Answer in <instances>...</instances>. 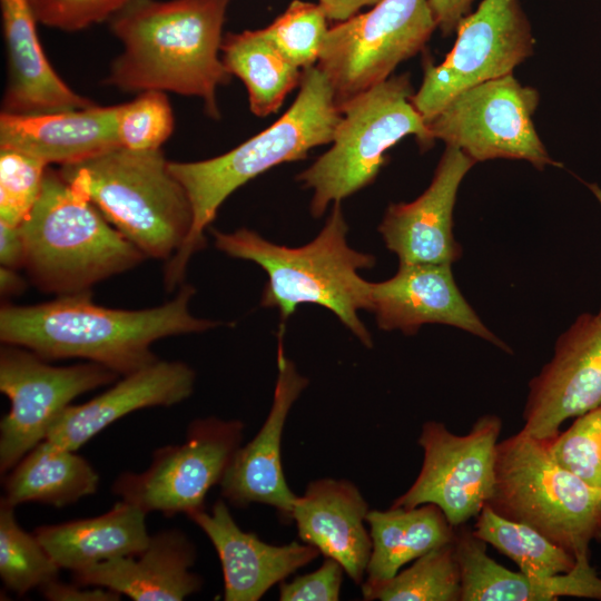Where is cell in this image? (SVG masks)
<instances>
[{"label":"cell","instance_id":"1","mask_svg":"<svg viewBox=\"0 0 601 601\" xmlns=\"http://www.w3.org/2000/svg\"><path fill=\"white\" fill-rule=\"evenodd\" d=\"M194 294L195 288L184 284L171 300L144 309L99 306L90 290L37 305L6 304L0 309V339L47 361L85 358L124 376L158 361L151 351L156 341L220 325L190 313Z\"/></svg>","mask_w":601,"mask_h":601},{"label":"cell","instance_id":"2","mask_svg":"<svg viewBox=\"0 0 601 601\" xmlns=\"http://www.w3.org/2000/svg\"><path fill=\"white\" fill-rule=\"evenodd\" d=\"M230 0H129L109 20L122 45L106 83L128 92L197 97L219 118L217 88L231 75L219 58Z\"/></svg>","mask_w":601,"mask_h":601},{"label":"cell","instance_id":"3","mask_svg":"<svg viewBox=\"0 0 601 601\" xmlns=\"http://www.w3.org/2000/svg\"><path fill=\"white\" fill-rule=\"evenodd\" d=\"M341 115L327 78L315 65L302 70L299 92L287 111L258 135L214 158L169 161L170 171L188 194L194 221L165 268L168 290L183 280L190 257L205 246L204 231L225 199L269 168L304 159L313 148L332 142Z\"/></svg>","mask_w":601,"mask_h":601},{"label":"cell","instance_id":"4","mask_svg":"<svg viewBox=\"0 0 601 601\" xmlns=\"http://www.w3.org/2000/svg\"><path fill=\"white\" fill-rule=\"evenodd\" d=\"M347 231L341 201H335L319 234L302 247L270 243L247 228L213 230V235L217 249L254 262L266 272L260 304L277 308L283 322L299 304H317L333 312L366 347H372V336L358 316L359 309H371V282L363 279L358 270L374 266L375 258L349 247Z\"/></svg>","mask_w":601,"mask_h":601},{"label":"cell","instance_id":"5","mask_svg":"<svg viewBox=\"0 0 601 601\" xmlns=\"http://www.w3.org/2000/svg\"><path fill=\"white\" fill-rule=\"evenodd\" d=\"M24 268L42 292H89L146 257L116 229L75 184L47 168L40 195L20 225Z\"/></svg>","mask_w":601,"mask_h":601},{"label":"cell","instance_id":"6","mask_svg":"<svg viewBox=\"0 0 601 601\" xmlns=\"http://www.w3.org/2000/svg\"><path fill=\"white\" fill-rule=\"evenodd\" d=\"M58 171L146 257L170 259L190 233V199L161 149L118 147Z\"/></svg>","mask_w":601,"mask_h":601},{"label":"cell","instance_id":"7","mask_svg":"<svg viewBox=\"0 0 601 601\" xmlns=\"http://www.w3.org/2000/svg\"><path fill=\"white\" fill-rule=\"evenodd\" d=\"M486 505L535 529L575 560L601 541V490L561 467L545 439L522 430L497 443L494 491Z\"/></svg>","mask_w":601,"mask_h":601},{"label":"cell","instance_id":"8","mask_svg":"<svg viewBox=\"0 0 601 601\" xmlns=\"http://www.w3.org/2000/svg\"><path fill=\"white\" fill-rule=\"evenodd\" d=\"M408 73L385 81L341 106L333 145L297 179L313 190L311 213L321 217L331 203L373 183L385 164V152L412 135L421 148L433 142L426 122L411 101Z\"/></svg>","mask_w":601,"mask_h":601},{"label":"cell","instance_id":"9","mask_svg":"<svg viewBox=\"0 0 601 601\" xmlns=\"http://www.w3.org/2000/svg\"><path fill=\"white\" fill-rule=\"evenodd\" d=\"M436 28L428 0H381L329 28L316 66L337 106L390 78L424 48Z\"/></svg>","mask_w":601,"mask_h":601},{"label":"cell","instance_id":"10","mask_svg":"<svg viewBox=\"0 0 601 601\" xmlns=\"http://www.w3.org/2000/svg\"><path fill=\"white\" fill-rule=\"evenodd\" d=\"M540 96L512 73L471 87L454 97L426 125L435 139L475 161L526 160L542 170L561 166L541 141L533 114Z\"/></svg>","mask_w":601,"mask_h":601},{"label":"cell","instance_id":"11","mask_svg":"<svg viewBox=\"0 0 601 601\" xmlns=\"http://www.w3.org/2000/svg\"><path fill=\"white\" fill-rule=\"evenodd\" d=\"M455 31L451 51L440 65L424 66L421 87L411 97L426 124L464 90L512 73L533 55L534 38L520 0H482Z\"/></svg>","mask_w":601,"mask_h":601},{"label":"cell","instance_id":"12","mask_svg":"<svg viewBox=\"0 0 601 601\" xmlns=\"http://www.w3.org/2000/svg\"><path fill=\"white\" fill-rule=\"evenodd\" d=\"M237 420L197 418L186 439L155 451L151 464L140 473L122 472L111 491L122 501L166 516L204 509L208 491L219 485L243 440Z\"/></svg>","mask_w":601,"mask_h":601},{"label":"cell","instance_id":"13","mask_svg":"<svg viewBox=\"0 0 601 601\" xmlns=\"http://www.w3.org/2000/svg\"><path fill=\"white\" fill-rule=\"evenodd\" d=\"M32 351L10 344L0 348V391L10 401L0 422V473L6 475L46 440L63 408L77 396L114 383L118 375L93 362L53 366Z\"/></svg>","mask_w":601,"mask_h":601},{"label":"cell","instance_id":"14","mask_svg":"<svg viewBox=\"0 0 601 601\" xmlns=\"http://www.w3.org/2000/svg\"><path fill=\"white\" fill-rule=\"evenodd\" d=\"M501 428V418L492 414L479 417L464 435L426 422L418 437L424 454L420 474L392 506L435 504L453 528L476 518L493 495Z\"/></svg>","mask_w":601,"mask_h":601},{"label":"cell","instance_id":"15","mask_svg":"<svg viewBox=\"0 0 601 601\" xmlns=\"http://www.w3.org/2000/svg\"><path fill=\"white\" fill-rule=\"evenodd\" d=\"M601 406V317L583 313L558 337L552 358L529 383L522 431L554 437L569 418Z\"/></svg>","mask_w":601,"mask_h":601},{"label":"cell","instance_id":"16","mask_svg":"<svg viewBox=\"0 0 601 601\" xmlns=\"http://www.w3.org/2000/svg\"><path fill=\"white\" fill-rule=\"evenodd\" d=\"M370 299L383 331L414 335L424 324H444L511 353L464 298L449 264H400L391 278L371 283Z\"/></svg>","mask_w":601,"mask_h":601},{"label":"cell","instance_id":"17","mask_svg":"<svg viewBox=\"0 0 601 601\" xmlns=\"http://www.w3.org/2000/svg\"><path fill=\"white\" fill-rule=\"evenodd\" d=\"M475 164L446 146L424 193L410 203L391 204L378 231L400 264H449L462 256L453 233V210L463 178Z\"/></svg>","mask_w":601,"mask_h":601},{"label":"cell","instance_id":"18","mask_svg":"<svg viewBox=\"0 0 601 601\" xmlns=\"http://www.w3.org/2000/svg\"><path fill=\"white\" fill-rule=\"evenodd\" d=\"M278 375L270 411L255 437L235 452L219 483L221 496L237 508L262 503L292 521L296 496L282 464V437L287 415L308 380L284 353L283 331L277 347Z\"/></svg>","mask_w":601,"mask_h":601},{"label":"cell","instance_id":"19","mask_svg":"<svg viewBox=\"0 0 601 601\" xmlns=\"http://www.w3.org/2000/svg\"><path fill=\"white\" fill-rule=\"evenodd\" d=\"M187 516L205 532L217 551L226 601H257L273 585L319 555L315 546L304 542L273 545L255 533L243 531L221 499L214 503L210 512L200 509Z\"/></svg>","mask_w":601,"mask_h":601},{"label":"cell","instance_id":"20","mask_svg":"<svg viewBox=\"0 0 601 601\" xmlns=\"http://www.w3.org/2000/svg\"><path fill=\"white\" fill-rule=\"evenodd\" d=\"M196 374L184 362L156 361L124 375L92 400L68 405L51 424L46 440L77 451L90 439L125 415L154 406H171L188 398Z\"/></svg>","mask_w":601,"mask_h":601},{"label":"cell","instance_id":"21","mask_svg":"<svg viewBox=\"0 0 601 601\" xmlns=\"http://www.w3.org/2000/svg\"><path fill=\"white\" fill-rule=\"evenodd\" d=\"M196 550L177 529L150 535L138 554L109 559L72 572V582L101 587L135 601H181L201 589L203 579L190 571Z\"/></svg>","mask_w":601,"mask_h":601},{"label":"cell","instance_id":"22","mask_svg":"<svg viewBox=\"0 0 601 601\" xmlns=\"http://www.w3.org/2000/svg\"><path fill=\"white\" fill-rule=\"evenodd\" d=\"M368 511L367 502L353 483L321 479L296 496L292 521L304 543L339 562L345 573L362 584L372 552L371 535L364 524Z\"/></svg>","mask_w":601,"mask_h":601},{"label":"cell","instance_id":"23","mask_svg":"<svg viewBox=\"0 0 601 601\" xmlns=\"http://www.w3.org/2000/svg\"><path fill=\"white\" fill-rule=\"evenodd\" d=\"M8 79L2 112L38 115L96 105L75 92L49 63L29 0H0Z\"/></svg>","mask_w":601,"mask_h":601},{"label":"cell","instance_id":"24","mask_svg":"<svg viewBox=\"0 0 601 601\" xmlns=\"http://www.w3.org/2000/svg\"><path fill=\"white\" fill-rule=\"evenodd\" d=\"M454 545L461 574V601H553L560 597L601 600V577L589 555L566 573L549 578L509 570L486 553L487 543L466 528H455Z\"/></svg>","mask_w":601,"mask_h":601},{"label":"cell","instance_id":"25","mask_svg":"<svg viewBox=\"0 0 601 601\" xmlns=\"http://www.w3.org/2000/svg\"><path fill=\"white\" fill-rule=\"evenodd\" d=\"M120 147L116 106L38 115L0 114V148L21 151L47 165H73Z\"/></svg>","mask_w":601,"mask_h":601},{"label":"cell","instance_id":"26","mask_svg":"<svg viewBox=\"0 0 601 601\" xmlns=\"http://www.w3.org/2000/svg\"><path fill=\"white\" fill-rule=\"evenodd\" d=\"M146 515L139 506L121 500L101 515L39 526L35 534L60 569L77 572L140 553L150 539Z\"/></svg>","mask_w":601,"mask_h":601},{"label":"cell","instance_id":"27","mask_svg":"<svg viewBox=\"0 0 601 601\" xmlns=\"http://www.w3.org/2000/svg\"><path fill=\"white\" fill-rule=\"evenodd\" d=\"M372 552L365 582L393 578L401 568L428 551L454 540L453 528L442 510L432 503L413 509L391 506L370 510L366 515Z\"/></svg>","mask_w":601,"mask_h":601},{"label":"cell","instance_id":"28","mask_svg":"<svg viewBox=\"0 0 601 601\" xmlns=\"http://www.w3.org/2000/svg\"><path fill=\"white\" fill-rule=\"evenodd\" d=\"M3 481L1 499L13 506L38 502L62 508L93 494L99 475L76 451L43 440L4 475Z\"/></svg>","mask_w":601,"mask_h":601},{"label":"cell","instance_id":"29","mask_svg":"<svg viewBox=\"0 0 601 601\" xmlns=\"http://www.w3.org/2000/svg\"><path fill=\"white\" fill-rule=\"evenodd\" d=\"M220 52L228 72L244 82L256 116L276 112L300 82V69L285 58L263 29L225 35Z\"/></svg>","mask_w":601,"mask_h":601},{"label":"cell","instance_id":"30","mask_svg":"<svg viewBox=\"0 0 601 601\" xmlns=\"http://www.w3.org/2000/svg\"><path fill=\"white\" fill-rule=\"evenodd\" d=\"M473 533L511 559L520 571L536 578L570 572L575 558L535 529L508 520L485 505Z\"/></svg>","mask_w":601,"mask_h":601},{"label":"cell","instance_id":"31","mask_svg":"<svg viewBox=\"0 0 601 601\" xmlns=\"http://www.w3.org/2000/svg\"><path fill=\"white\" fill-rule=\"evenodd\" d=\"M365 600L461 601V574L454 540L414 560L406 570L380 582H363Z\"/></svg>","mask_w":601,"mask_h":601},{"label":"cell","instance_id":"32","mask_svg":"<svg viewBox=\"0 0 601 601\" xmlns=\"http://www.w3.org/2000/svg\"><path fill=\"white\" fill-rule=\"evenodd\" d=\"M14 508L0 500V578L7 589L22 595L57 580L61 569L37 535L18 524Z\"/></svg>","mask_w":601,"mask_h":601},{"label":"cell","instance_id":"33","mask_svg":"<svg viewBox=\"0 0 601 601\" xmlns=\"http://www.w3.org/2000/svg\"><path fill=\"white\" fill-rule=\"evenodd\" d=\"M327 17L319 6L293 0L263 32L299 69L317 63L327 33Z\"/></svg>","mask_w":601,"mask_h":601},{"label":"cell","instance_id":"34","mask_svg":"<svg viewBox=\"0 0 601 601\" xmlns=\"http://www.w3.org/2000/svg\"><path fill=\"white\" fill-rule=\"evenodd\" d=\"M174 114L166 92L148 90L116 106V126L120 147L155 150L170 137Z\"/></svg>","mask_w":601,"mask_h":601},{"label":"cell","instance_id":"35","mask_svg":"<svg viewBox=\"0 0 601 601\" xmlns=\"http://www.w3.org/2000/svg\"><path fill=\"white\" fill-rule=\"evenodd\" d=\"M545 440L561 467L601 490V406L577 416L568 430Z\"/></svg>","mask_w":601,"mask_h":601},{"label":"cell","instance_id":"36","mask_svg":"<svg viewBox=\"0 0 601 601\" xmlns=\"http://www.w3.org/2000/svg\"><path fill=\"white\" fill-rule=\"evenodd\" d=\"M48 165L40 159L0 148V221L20 226L35 206Z\"/></svg>","mask_w":601,"mask_h":601},{"label":"cell","instance_id":"37","mask_svg":"<svg viewBox=\"0 0 601 601\" xmlns=\"http://www.w3.org/2000/svg\"><path fill=\"white\" fill-rule=\"evenodd\" d=\"M38 23L67 32L109 21L129 0H29Z\"/></svg>","mask_w":601,"mask_h":601},{"label":"cell","instance_id":"38","mask_svg":"<svg viewBox=\"0 0 601 601\" xmlns=\"http://www.w3.org/2000/svg\"><path fill=\"white\" fill-rule=\"evenodd\" d=\"M344 569L339 562L326 558L322 565L312 573L280 582L282 601H336L343 581Z\"/></svg>","mask_w":601,"mask_h":601},{"label":"cell","instance_id":"39","mask_svg":"<svg viewBox=\"0 0 601 601\" xmlns=\"http://www.w3.org/2000/svg\"><path fill=\"white\" fill-rule=\"evenodd\" d=\"M50 601H118L121 594L101 587L66 584L58 579L39 589Z\"/></svg>","mask_w":601,"mask_h":601},{"label":"cell","instance_id":"40","mask_svg":"<svg viewBox=\"0 0 601 601\" xmlns=\"http://www.w3.org/2000/svg\"><path fill=\"white\" fill-rule=\"evenodd\" d=\"M1 266L18 269L26 264V243L20 226L0 221Z\"/></svg>","mask_w":601,"mask_h":601},{"label":"cell","instance_id":"41","mask_svg":"<svg viewBox=\"0 0 601 601\" xmlns=\"http://www.w3.org/2000/svg\"><path fill=\"white\" fill-rule=\"evenodd\" d=\"M473 0H428L434 20L443 36L455 31L460 20L469 14Z\"/></svg>","mask_w":601,"mask_h":601},{"label":"cell","instance_id":"42","mask_svg":"<svg viewBox=\"0 0 601 601\" xmlns=\"http://www.w3.org/2000/svg\"><path fill=\"white\" fill-rule=\"evenodd\" d=\"M381 0H318L327 19L342 22L358 13L367 6H375Z\"/></svg>","mask_w":601,"mask_h":601},{"label":"cell","instance_id":"43","mask_svg":"<svg viewBox=\"0 0 601 601\" xmlns=\"http://www.w3.org/2000/svg\"><path fill=\"white\" fill-rule=\"evenodd\" d=\"M26 288V280L17 273V269L0 267V292L1 295L10 296L22 293Z\"/></svg>","mask_w":601,"mask_h":601},{"label":"cell","instance_id":"44","mask_svg":"<svg viewBox=\"0 0 601 601\" xmlns=\"http://www.w3.org/2000/svg\"><path fill=\"white\" fill-rule=\"evenodd\" d=\"M585 185L589 187V189L592 191V194L595 196V198L599 200L600 205H601V187L597 184H588L585 183ZM598 315L601 317V306H600V309L598 312Z\"/></svg>","mask_w":601,"mask_h":601}]
</instances>
